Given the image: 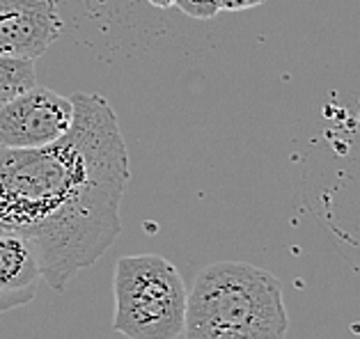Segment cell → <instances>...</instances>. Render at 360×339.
<instances>
[{
	"instance_id": "7",
	"label": "cell",
	"mask_w": 360,
	"mask_h": 339,
	"mask_svg": "<svg viewBox=\"0 0 360 339\" xmlns=\"http://www.w3.org/2000/svg\"><path fill=\"white\" fill-rule=\"evenodd\" d=\"M37 85L34 60L0 55V108Z\"/></svg>"
},
{
	"instance_id": "9",
	"label": "cell",
	"mask_w": 360,
	"mask_h": 339,
	"mask_svg": "<svg viewBox=\"0 0 360 339\" xmlns=\"http://www.w3.org/2000/svg\"><path fill=\"white\" fill-rule=\"evenodd\" d=\"M266 0H223V10L225 12H243V10H252V7L264 5Z\"/></svg>"
},
{
	"instance_id": "3",
	"label": "cell",
	"mask_w": 360,
	"mask_h": 339,
	"mask_svg": "<svg viewBox=\"0 0 360 339\" xmlns=\"http://www.w3.org/2000/svg\"><path fill=\"white\" fill-rule=\"evenodd\" d=\"M112 330L127 339L184 335L188 289L177 266L161 255H127L112 275Z\"/></svg>"
},
{
	"instance_id": "5",
	"label": "cell",
	"mask_w": 360,
	"mask_h": 339,
	"mask_svg": "<svg viewBox=\"0 0 360 339\" xmlns=\"http://www.w3.org/2000/svg\"><path fill=\"white\" fill-rule=\"evenodd\" d=\"M60 32V0H0V55L37 60Z\"/></svg>"
},
{
	"instance_id": "6",
	"label": "cell",
	"mask_w": 360,
	"mask_h": 339,
	"mask_svg": "<svg viewBox=\"0 0 360 339\" xmlns=\"http://www.w3.org/2000/svg\"><path fill=\"white\" fill-rule=\"evenodd\" d=\"M41 268L32 246L12 232H0V314L32 303Z\"/></svg>"
},
{
	"instance_id": "1",
	"label": "cell",
	"mask_w": 360,
	"mask_h": 339,
	"mask_svg": "<svg viewBox=\"0 0 360 339\" xmlns=\"http://www.w3.org/2000/svg\"><path fill=\"white\" fill-rule=\"evenodd\" d=\"M74 124L41 149H0V232L32 246L41 280L63 291L122 234L131 168L117 115L101 94L76 92Z\"/></svg>"
},
{
	"instance_id": "4",
	"label": "cell",
	"mask_w": 360,
	"mask_h": 339,
	"mask_svg": "<svg viewBox=\"0 0 360 339\" xmlns=\"http://www.w3.org/2000/svg\"><path fill=\"white\" fill-rule=\"evenodd\" d=\"M72 124V97L34 85L0 108V149H41L65 138Z\"/></svg>"
},
{
	"instance_id": "10",
	"label": "cell",
	"mask_w": 360,
	"mask_h": 339,
	"mask_svg": "<svg viewBox=\"0 0 360 339\" xmlns=\"http://www.w3.org/2000/svg\"><path fill=\"white\" fill-rule=\"evenodd\" d=\"M152 7H159V10H168V7H174L177 5V0H147Z\"/></svg>"
},
{
	"instance_id": "8",
	"label": "cell",
	"mask_w": 360,
	"mask_h": 339,
	"mask_svg": "<svg viewBox=\"0 0 360 339\" xmlns=\"http://www.w3.org/2000/svg\"><path fill=\"white\" fill-rule=\"evenodd\" d=\"M174 7L195 21H212L218 12H223V0H177Z\"/></svg>"
},
{
	"instance_id": "2",
	"label": "cell",
	"mask_w": 360,
	"mask_h": 339,
	"mask_svg": "<svg viewBox=\"0 0 360 339\" xmlns=\"http://www.w3.org/2000/svg\"><path fill=\"white\" fill-rule=\"evenodd\" d=\"M289 314L278 277L245 262H216L188 291L184 339H285Z\"/></svg>"
}]
</instances>
